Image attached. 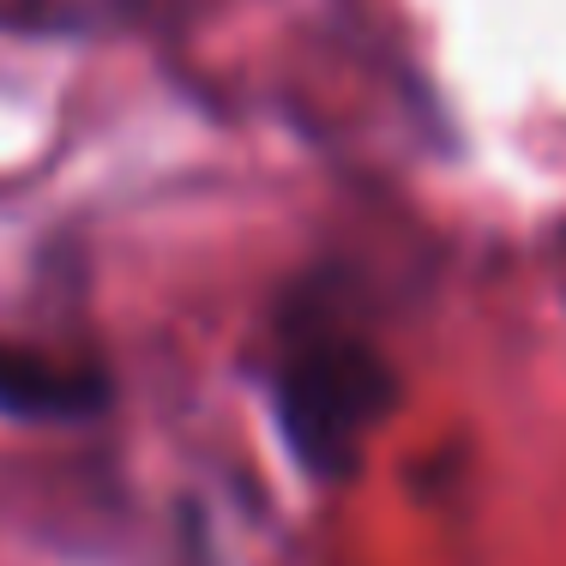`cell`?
I'll return each mask as SVG.
<instances>
[{"label":"cell","instance_id":"cell-1","mask_svg":"<svg viewBox=\"0 0 566 566\" xmlns=\"http://www.w3.org/2000/svg\"><path fill=\"white\" fill-rule=\"evenodd\" d=\"M386 410V361L368 338H356L332 314L290 319L277 368V416L290 447L314 470H344L356 440Z\"/></svg>","mask_w":566,"mask_h":566},{"label":"cell","instance_id":"cell-2","mask_svg":"<svg viewBox=\"0 0 566 566\" xmlns=\"http://www.w3.org/2000/svg\"><path fill=\"white\" fill-rule=\"evenodd\" d=\"M97 398H103L97 374L61 368V361H49V356H19V349H0V410L73 422V416H85Z\"/></svg>","mask_w":566,"mask_h":566}]
</instances>
